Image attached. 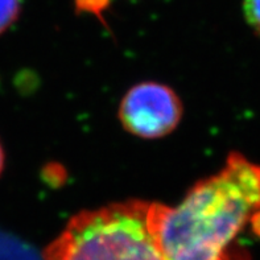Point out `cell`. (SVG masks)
<instances>
[{"label":"cell","mask_w":260,"mask_h":260,"mask_svg":"<svg viewBox=\"0 0 260 260\" xmlns=\"http://www.w3.org/2000/svg\"><path fill=\"white\" fill-rule=\"evenodd\" d=\"M149 202L127 201L72 218L44 260H165L149 226Z\"/></svg>","instance_id":"cell-2"},{"label":"cell","mask_w":260,"mask_h":260,"mask_svg":"<svg viewBox=\"0 0 260 260\" xmlns=\"http://www.w3.org/2000/svg\"><path fill=\"white\" fill-rule=\"evenodd\" d=\"M3 168H4V151L2 144H0V175H2V172H3Z\"/></svg>","instance_id":"cell-7"},{"label":"cell","mask_w":260,"mask_h":260,"mask_svg":"<svg viewBox=\"0 0 260 260\" xmlns=\"http://www.w3.org/2000/svg\"><path fill=\"white\" fill-rule=\"evenodd\" d=\"M259 210L260 167L231 153L178 206L151 204L149 226L165 260H231V244Z\"/></svg>","instance_id":"cell-1"},{"label":"cell","mask_w":260,"mask_h":260,"mask_svg":"<svg viewBox=\"0 0 260 260\" xmlns=\"http://www.w3.org/2000/svg\"><path fill=\"white\" fill-rule=\"evenodd\" d=\"M20 10V0H0V35L16 21Z\"/></svg>","instance_id":"cell-4"},{"label":"cell","mask_w":260,"mask_h":260,"mask_svg":"<svg viewBox=\"0 0 260 260\" xmlns=\"http://www.w3.org/2000/svg\"><path fill=\"white\" fill-rule=\"evenodd\" d=\"M243 11L247 23L260 36V0H244Z\"/></svg>","instance_id":"cell-5"},{"label":"cell","mask_w":260,"mask_h":260,"mask_svg":"<svg viewBox=\"0 0 260 260\" xmlns=\"http://www.w3.org/2000/svg\"><path fill=\"white\" fill-rule=\"evenodd\" d=\"M182 106L168 86L144 82L134 86L123 98L119 118L125 129L140 138L156 139L177 127Z\"/></svg>","instance_id":"cell-3"},{"label":"cell","mask_w":260,"mask_h":260,"mask_svg":"<svg viewBox=\"0 0 260 260\" xmlns=\"http://www.w3.org/2000/svg\"><path fill=\"white\" fill-rule=\"evenodd\" d=\"M252 222H254V230L257 235L260 237V210L256 211L254 215H252Z\"/></svg>","instance_id":"cell-6"}]
</instances>
